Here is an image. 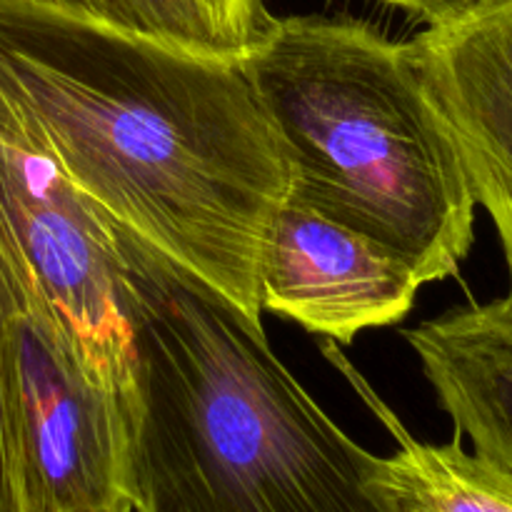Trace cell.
I'll return each instance as SVG.
<instances>
[{"label":"cell","mask_w":512,"mask_h":512,"mask_svg":"<svg viewBox=\"0 0 512 512\" xmlns=\"http://www.w3.org/2000/svg\"><path fill=\"white\" fill-rule=\"evenodd\" d=\"M403 335L455 435L512 478V305H460Z\"/></svg>","instance_id":"obj_8"},{"label":"cell","mask_w":512,"mask_h":512,"mask_svg":"<svg viewBox=\"0 0 512 512\" xmlns=\"http://www.w3.org/2000/svg\"><path fill=\"white\" fill-rule=\"evenodd\" d=\"M110 225L135 355L123 403L130 512H408L388 458L328 418L263 323Z\"/></svg>","instance_id":"obj_2"},{"label":"cell","mask_w":512,"mask_h":512,"mask_svg":"<svg viewBox=\"0 0 512 512\" xmlns=\"http://www.w3.org/2000/svg\"><path fill=\"white\" fill-rule=\"evenodd\" d=\"M410 45L475 203L503 245L512 305V0L428 25Z\"/></svg>","instance_id":"obj_7"},{"label":"cell","mask_w":512,"mask_h":512,"mask_svg":"<svg viewBox=\"0 0 512 512\" xmlns=\"http://www.w3.org/2000/svg\"><path fill=\"white\" fill-rule=\"evenodd\" d=\"M0 85L100 213L263 323L290 165L240 60L0 3Z\"/></svg>","instance_id":"obj_1"},{"label":"cell","mask_w":512,"mask_h":512,"mask_svg":"<svg viewBox=\"0 0 512 512\" xmlns=\"http://www.w3.org/2000/svg\"><path fill=\"white\" fill-rule=\"evenodd\" d=\"M383 3L405 10L413 18L433 25L450 18H458V15L470 13L475 8H483V5L498 3V0H383Z\"/></svg>","instance_id":"obj_10"},{"label":"cell","mask_w":512,"mask_h":512,"mask_svg":"<svg viewBox=\"0 0 512 512\" xmlns=\"http://www.w3.org/2000/svg\"><path fill=\"white\" fill-rule=\"evenodd\" d=\"M123 512H130V510H123Z\"/></svg>","instance_id":"obj_12"},{"label":"cell","mask_w":512,"mask_h":512,"mask_svg":"<svg viewBox=\"0 0 512 512\" xmlns=\"http://www.w3.org/2000/svg\"><path fill=\"white\" fill-rule=\"evenodd\" d=\"M53 10L120 33L210 58L240 60L263 40L273 15L263 0H0Z\"/></svg>","instance_id":"obj_9"},{"label":"cell","mask_w":512,"mask_h":512,"mask_svg":"<svg viewBox=\"0 0 512 512\" xmlns=\"http://www.w3.org/2000/svg\"><path fill=\"white\" fill-rule=\"evenodd\" d=\"M0 245L28 270L80 368L125 403L133 335L110 220L0 85Z\"/></svg>","instance_id":"obj_5"},{"label":"cell","mask_w":512,"mask_h":512,"mask_svg":"<svg viewBox=\"0 0 512 512\" xmlns=\"http://www.w3.org/2000/svg\"><path fill=\"white\" fill-rule=\"evenodd\" d=\"M0 512H20L18 493H15V480H13V463H10L3 393H0Z\"/></svg>","instance_id":"obj_11"},{"label":"cell","mask_w":512,"mask_h":512,"mask_svg":"<svg viewBox=\"0 0 512 512\" xmlns=\"http://www.w3.org/2000/svg\"><path fill=\"white\" fill-rule=\"evenodd\" d=\"M418 275L355 230L285 198L258 263L260 308L313 335L350 345L363 330L395 325L413 310Z\"/></svg>","instance_id":"obj_6"},{"label":"cell","mask_w":512,"mask_h":512,"mask_svg":"<svg viewBox=\"0 0 512 512\" xmlns=\"http://www.w3.org/2000/svg\"><path fill=\"white\" fill-rule=\"evenodd\" d=\"M240 63L288 153V198L378 243L423 285L460 273L478 203L410 40L290 15Z\"/></svg>","instance_id":"obj_3"},{"label":"cell","mask_w":512,"mask_h":512,"mask_svg":"<svg viewBox=\"0 0 512 512\" xmlns=\"http://www.w3.org/2000/svg\"><path fill=\"white\" fill-rule=\"evenodd\" d=\"M0 393L20 512H123L125 415L0 245Z\"/></svg>","instance_id":"obj_4"}]
</instances>
